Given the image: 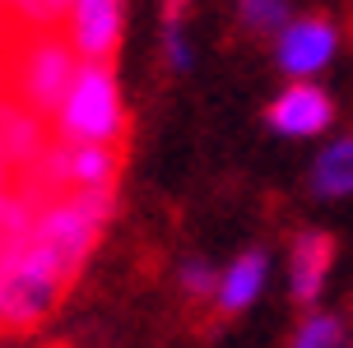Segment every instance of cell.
I'll list each match as a JSON object with an SVG mask.
<instances>
[{
  "instance_id": "obj_2",
  "label": "cell",
  "mask_w": 353,
  "mask_h": 348,
  "mask_svg": "<svg viewBox=\"0 0 353 348\" xmlns=\"http://www.w3.org/2000/svg\"><path fill=\"white\" fill-rule=\"evenodd\" d=\"M56 130L65 144H121L125 135V112H121V93H117V74L112 65L98 61H79L65 103L56 112Z\"/></svg>"
},
{
  "instance_id": "obj_9",
  "label": "cell",
  "mask_w": 353,
  "mask_h": 348,
  "mask_svg": "<svg viewBox=\"0 0 353 348\" xmlns=\"http://www.w3.org/2000/svg\"><path fill=\"white\" fill-rule=\"evenodd\" d=\"M65 163H70V191H112L121 154L112 144H65Z\"/></svg>"
},
{
  "instance_id": "obj_5",
  "label": "cell",
  "mask_w": 353,
  "mask_h": 348,
  "mask_svg": "<svg viewBox=\"0 0 353 348\" xmlns=\"http://www.w3.org/2000/svg\"><path fill=\"white\" fill-rule=\"evenodd\" d=\"M335 42L339 37L325 19H298V23H288L279 33V65L288 70V74L307 79V74H316V70L335 56Z\"/></svg>"
},
{
  "instance_id": "obj_10",
  "label": "cell",
  "mask_w": 353,
  "mask_h": 348,
  "mask_svg": "<svg viewBox=\"0 0 353 348\" xmlns=\"http://www.w3.org/2000/svg\"><path fill=\"white\" fill-rule=\"evenodd\" d=\"M335 260V242L325 232H302L293 242V297L298 302H312L321 293V278Z\"/></svg>"
},
{
  "instance_id": "obj_11",
  "label": "cell",
  "mask_w": 353,
  "mask_h": 348,
  "mask_svg": "<svg viewBox=\"0 0 353 348\" xmlns=\"http://www.w3.org/2000/svg\"><path fill=\"white\" fill-rule=\"evenodd\" d=\"M265 283V256H242V260H232V269L219 278V311L232 316V311H247L256 293H261Z\"/></svg>"
},
{
  "instance_id": "obj_6",
  "label": "cell",
  "mask_w": 353,
  "mask_h": 348,
  "mask_svg": "<svg viewBox=\"0 0 353 348\" xmlns=\"http://www.w3.org/2000/svg\"><path fill=\"white\" fill-rule=\"evenodd\" d=\"M330 116H335V107L316 84H293L270 107V125L279 135H316V130L330 125Z\"/></svg>"
},
{
  "instance_id": "obj_1",
  "label": "cell",
  "mask_w": 353,
  "mask_h": 348,
  "mask_svg": "<svg viewBox=\"0 0 353 348\" xmlns=\"http://www.w3.org/2000/svg\"><path fill=\"white\" fill-rule=\"evenodd\" d=\"M74 74H79V56L65 42V33H52V28H33L28 37L14 42V52L5 56V79L14 88L10 98H19L37 116L61 112Z\"/></svg>"
},
{
  "instance_id": "obj_12",
  "label": "cell",
  "mask_w": 353,
  "mask_h": 348,
  "mask_svg": "<svg viewBox=\"0 0 353 348\" xmlns=\"http://www.w3.org/2000/svg\"><path fill=\"white\" fill-rule=\"evenodd\" d=\"M316 191L321 195H353V135L330 144L316 163Z\"/></svg>"
},
{
  "instance_id": "obj_13",
  "label": "cell",
  "mask_w": 353,
  "mask_h": 348,
  "mask_svg": "<svg viewBox=\"0 0 353 348\" xmlns=\"http://www.w3.org/2000/svg\"><path fill=\"white\" fill-rule=\"evenodd\" d=\"M242 19H247L251 33H279V28H288L283 23L288 5L283 0H242Z\"/></svg>"
},
{
  "instance_id": "obj_8",
  "label": "cell",
  "mask_w": 353,
  "mask_h": 348,
  "mask_svg": "<svg viewBox=\"0 0 353 348\" xmlns=\"http://www.w3.org/2000/svg\"><path fill=\"white\" fill-rule=\"evenodd\" d=\"M33 227H37V205L19 186H5L0 191V269H10L28 251Z\"/></svg>"
},
{
  "instance_id": "obj_3",
  "label": "cell",
  "mask_w": 353,
  "mask_h": 348,
  "mask_svg": "<svg viewBox=\"0 0 353 348\" xmlns=\"http://www.w3.org/2000/svg\"><path fill=\"white\" fill-rule=\"evenodd\" d=\"M65 278L47 260L23 251L10 269H0V330H33L42 316L56 307Z\"/></svg>"
},
{
  "instance_id": "obj_17",
  "label": "cell",
  "mask_w": 353,
  "mask_h": 348,
  "mask_svg": "<svg viewBox=\"0 0 353 348\" xmlns=\"http://www.w3.org/2000/svg\"><path fill=\"white\" fill-rule=\"evenodd\" d=\"M10 172H14V167H10V158H5V149H0V191L10 186Z\"/></svg>"
},
{
  "instance_id": "obj_14",
  "label": "cell",
  "mask_w": 353,
  "mask_h": 348,
  "mask_svg": "<svg viewBox=\"0 0 353 348\" xmlns=\"http://www.w3.org/2000/svg\"><path fill=\"white\" fill-rule=\"evenodd\" d=\"M293 348H339V320L335 316H312L298 330Z\"/></svg>"
},
{
  "instance_id": "obj_19",
  "label": "cell",
  "mask_w": 353,
  "mask_h": 348,
  "mask_svg": "<svg viewBox=\"0 0 353 348\" xmlns=\"http://www.w3.org/2000/svg\"><path fill=\"white\" fill-rule=\"evenodd\" d=\"M0 74H5V56H0Z\"/></svg>"
},
{
  "instance_id": "obj_7",
  "label": "cell",
  "mask_w": 353,
  "mask_h": 348,
  "mask_svg": "<svg viewBox=\"0 0 353 348\" xmlns=\"http://www.w3.org/2000/svg\"><path fill=\"white\" fill-rule=\"evenodd\" d=\"M0 149L10 158V167H33L42 149H47V130H42V116L28 112L19 98H0Z\"/></svg>"
},
{
  "instance_id": "obj_16",
  "label": "cell",
  "mask_w": 353,
  "mask_h": 348,
  "mask_svg": "<svg viewBox=\"0 0 353 348\" xmlns=\"http://www.w3.org/2000/svg\"><path fill=\"white\" fill-rule=\"evenodd\" d=\"M168 61H172L176 70H186V61H191V56H186V42H181V33H176V23L168 28Z\"/></svg>"
},
{
  "instance_id": "obj_4",
  "label": "cell",
  "mask_w": 353,
  "mask_h": 348,
  "mask_svg": "<svg viewBox=\"0 0 353 348\" xmlns=\"http://www.w3.org/2000/svg\"><path fill=\"white\" fill-rule=\"evenodd\" d=\"M65 42L74 47L79 61L107 65V56L121 42V0H70Z\"/></svg>"
},
{
  "instance_id": "obj_15",
  "label": "cell",
  "mask_w": 353,
  "mask_h": 348,
  "mask_svg": "<svg viewBox=\"0 0 353 348\" xmlns=\"http://www.w3.org/2000/svg\"><path fill=\"white\" fill-rule=\"evenodd\" d=\"M181 283H186V293H191V297H210L214 288H219L214 269H210V265H200V260H191L186 269H181Z\"/></svg>"
},
{
  "instance_id": "obj_18",
  "label": "cell",
  "mask_w": 353,
  "mask_h": 348,
  "mask_svg": "<svg viewBox=\"0 0 353 348\" xmlns=\"http://www.w3.org/2000/svg\"><path fill=\"white\" fill-rule=\"evenodd\" d=\"M181 5H186V0H168V19H172V23H176V14H181Z\"/></svg>"
}]
</instances>
